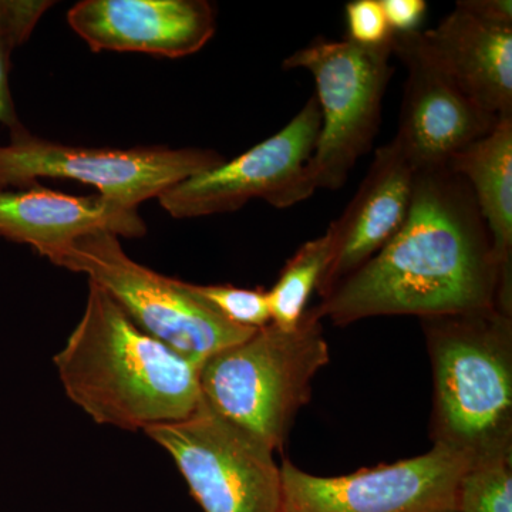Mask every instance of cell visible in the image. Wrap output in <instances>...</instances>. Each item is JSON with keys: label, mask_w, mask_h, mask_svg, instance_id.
Returning <instances> with one entry per match:
<instances>
[{"label": "cell", "mask_w": 512, "mask_h": 512, "mask_svg": "<svg viewBox=\"0 0 512 512\" xmlns=\"http://www.w3.org/2000/svg\"><path fill=\"white\" fill-rule=\"evenodd\" d=\"M493 308L512 315V279L498 264L467 181L440 167L416 171L399 234L315 311L346 326L375 316L424 319Z\"/></svg>", "instance_id": "cell-1"}, {"label": "cell", "mask_w": 512, "mask_h": 512, "mask_svg": "<svg viewBox=\"0 0 512 512\" xmlns=\"http://www.w3.org/2000/svg\"><path fill=\"white\" fill-rule=\"evenodd\" d=\"M55 365L67 397L101 426L146 430L201 403L200 367L138 328L93 282Z\"/></svg>", "instance_id": "cell-2"}, {"label": "cell", "mask_w": 512, "mask_h": 512, "mask_svg": "<svg viewBox=\"0 0 512 512\" xmlns=\"http://www.w3.org/2000/svg\"><path fill=\"white\" fill-rule=\"evenodd\" d=\"M421 325L433 367V444L471 464L511 460V313L485 309L424 318Z\"/></svg>", "instance_id": "cell-3"}, {"label": "cell", "mask_w": 512, "mask_h": 512, "mask_svg": "<svg viewBox=\"0 0 512 512\" xmlns=\"http://www.w3.org/2000/svg\"><path fill=\"white\" fill-rule=\"evenodd\" d=\"M328 362L322 319L313 308L298 328L269 323L205 360L201 397L215 413L276 450L311 399L313 377Z\"/></svg>", "instance_id": "cell-4"}, {"label": "cell", "mask_w": 512, "mask_h": 512, "mask_svg": "<svg viewBox=\"0 0 512 512\" xmlns=\"http://www.w3.org/2000/svg\"><path fill=\"white\" fill-rule=\"evenodd\" d=\"M45 258L67 271L87 275L138 328L195 366L201 367L212 355L248 339L256 330L222 318L188 282L137 264L124 252L119 237L109 232L84 235Z\"/></svg>", "instance_id": "cell-5"}, {"label": "cell", "mask_w": 512, "mask_h": 512, "mask_svg": "<svg viewBox=\"0 0 512 512\" xmlns=\"http://www.w3.org/2000/svg\"><path fill=\"white\" fill-rule=\"evenodd\" d=\"M392 39L362 46L349 39L316 37L284 62L312 74L320 131L306 181L312 191L340 190L359 158L369 153L382 123L383 99L394 73Z\"/></svg>", "instance_id": "cell-6"}, {"label": "cell", "mask_w": 512, "mask_h": 512, "mask_svg": "<svg viewBox=\"0 0 512 512\" xmlns=\"http://www.w3.org/2000/svg\"><path fill=\"white\" fill-rule=\"evenodd\" d=\"M9 133V143L0 144V191L22 190L39 178H60L92 185L100 197L134 210L227 161L204 148L77 147L33 136L23 126Z\"/></svg>", "instance_id": "cell-7"}, {"label": "cell", "mask_w": 512, "mask_h": 512, "mask_svg": "<svg viewBox=\"0 0 512 512\" xmlns=\"http://www.w3.org/2000/svg\"><path fill=\"white\" fill-rule=\"evenodd\" d=\"M164 448L204 512H281V467L261 439L215 413L195 412L144 430Z\"/></svg>", "instance_id": "cell-8"}, {"label": "cell", "mask_w": 512, "mask_h": 512, "mask_svg": "<svg viewBox=\"0 0 512 512\" xmlns=\"http://www.w3.org/2000/svg\"><path fill=\"white\" fill-rule=\"evenodd\" d=\"M315 96L284 128L220 167L194 175L158 197L161 207L178 220L238 211L252 200L272 207H293L315 192L306 181L320 131Z\"/></svg>", "instance_id": "cell-9"}, {"label": "cell", "mask_w": 512, "mask_h": 512, "mask_svg": "<svg viewBox=\"0 0 512 512\" xmlns=\"http://www.w3.org/2000/svg\"><path fill=\"white\" fill-rule=\"evenodd\" d=\"M470 458L433 444L421 456L318 477L281 464V512H446L454 510Z\"/></svg>", "instance_id": "cell-10"}, {"label": "cell", "mask_w": 512, "mask_h": 512, "mask_svg": "<svg viewBox=\"0 0 512 512\" xmlns=\"http://www.w3.org/2000/svg\"><path fill=\"white\" fill-rule=\"evenodd\" d=\"M417 33L393 35L392 47L407 69L394 140L419 171L447 167L503 119L477 106L424 52Z\"/></svg>", "instance_id": "cell-11"}, {"label": "cell", "mask_w": 512, "mask_h": 512, "mask_svg": "<svg viewBox=\"0 0 512 512\" xmlns=\"http://www.w3.org/2000/svg\"><path fill=\"white\" fill-rule=\"evenodd\" d=\"M67 22L93 52L168 59L200 52L217 30L214 6L205 0H83Z\"/></svg>", "instance_id": "cell-12"}, {"label": "cell", "mask_w": 512, "mask_h": 512, "mask_svg": "<svg viewBox=\"0 0 512 512\" xmlns=\"http://www.w3.org/2000/svg\"><path fill=\"white\" fill-rule=\"evenodd\" d=\"M414 174L394 138L377 148L359 190L329 225L330 262L318 286L322 299L399 234L412 204Z\"/></svg>", "instance_id": "cell-13"}, {"label": "cell", "mask_w": 512, "mask_h": 512, "mask_svg": "<svg viewBox=\"0 0 512 512\" xmlns=\"http://www.w3.org/2000/svg\"><path fill=\"white\" fill-rule=\"evenodd\" d=\"M100 231L138 238L147 227L138 210L100 195L77 197L39 185L0 191V237L29 245L39 255Z\"/></svg>", "instance_id": "cell-14"}, {"label": "cell", "mask_w": 512, "mask_h": 512, "mask_svg": "<svg viewBox=\"0 0 512 512\" xmlns=\"http://www.w3.org/2000/svg\"><path fill=\"white\" fill-rule=\"evenodd\" d=\"M434 63L495 119L512 117V29L488 25L456 5L417 33Z\"/></svg>", "instance_id": "cell-15"}, {"label": "cell", "mask_w": 512, "mask_h": 512, "mask_svg": "<svg viewBox=\"0 0 512 512\" xmlns=\"http://www.w3.org/2000/svg\"><path fill=\"white\" fill-rule=\"evenodd\" d=\"M447 167L473 191L498 264L512 279V117L460 151Z\"/></svg>", "instance_id": "cell-16"}, {"label": "cell", "mask_w": 512, "mask_h": 512, "mask_svg": "<svg viewBox=\"0 0 512 512\" xmlns=\"http://www.w3.org/2000/svg\"><path fill=\"white\" fill-rule=\"evenodd\" d=\"M330 262V235L305 242L292 258L288 259L276 284L269 289L268 302L271 323L278 328H298L306 313L312 292L318 291L320 279Z\"/></svg>", "instance_id": "cell-17"}, {"label": "cell", "mask_w": 512, "mask_h": 512, "mask_svg": "<svg viewBox=\"0 0 512 512\" xmlns=\"http://www.w3.org/2000/svg\"><path fill=\"white\" fill-rule=\"evenodd\" d=\"M53 5L55 2L50 0H0V124L9 131L23 126L10 92L13 53L28 42L37 23Z\"/></svg>", "instance_id": "cell-18"}, {"label": "cell", "mask_w": 512, "mask_h": 512, "mask_svg": "<svg viewBox=\"0 0 512 512\" xmlns=\"http://www.w3.org/2000/svg\"><path fill=\"white\" fill-rule=\"evenodd\" d=\"M456 512H512L511 460L471 464L460 478Z\"/></svg>", "instance_id": "cell-19"}, {"label": "cell", "mask_w": 512, "mask_h": 512, "mask_svg": "<svg viewBox=\"0 0 512 512\" xmlns=\"http://www.w3.org/2000/svg\"><path fill=\"white\" fill-rule=\"evenodd\" d=\"M191 289L222 318L247 329H261L271 323L268 292L232 285H194Z\"/></svg>", "instance_id": "cell-20"}, {"label": "cell", "mask_w": 512, "mask_h": 512, "mask_svg": "<svg viewBox=\"0 0 512 512\" xmlns=\"http://www.w3.org/2000/svg\"><path fill=\"white\" fill-rule=\"evenodd\" d=\"M350 42L362 46H380L390 42L393 32L380 0H352L345 8Z\"/></svg>", "instance_id": "cell-21"}, {"label": "cell", "mask_w": 512, "mask_h": 512, "mask_svg": "<svg viewBox=\"0 0 512 512\" xmlns=\"http://www.w3.org/2000/svg\"><path fill=\"white\" fill-rule=\"evenodd\" d=\"M380 3L393 35L420 32L429 9L424 0H380Z\"/></svg>", "instance_id": "cell-22"}, {"label": "cell", "mask_w": 512, "mask_h": 512, "mask_svg": "<svg viewBox=\"0 0 512 512\" xmlns=\"http://www.w3.org/2000/svg\"><path fill=\"white\" fill-rule=\"evenodd\" d=\"M457 5L488 25L512 29L511 0H461Z\"/></svg>", "instance_id": "cell-23"}, {"label": "cell", "mask_w": 512, "mask_h": 512, "mask_svg": "<svg viewBox=\"0 0 512 512\" xmlns=\"http://www.w3.org/2000/svg\"><path fill=\"white\" fill-rule=\"evenodd\" d=\"M446 512H456V511H454V510H451V511H446Z\"/></svg>", "instance_id": "cell-24"}]
</instances>
